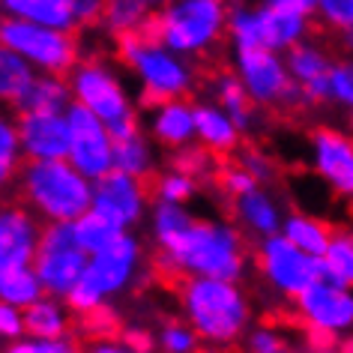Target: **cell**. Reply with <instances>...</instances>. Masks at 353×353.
I'll list each match as a JSON object with an SVG mask.
<instances>
[{"mask_svg":"<svg viewBox=\"0 0 353 353\" xmlns=\"http://www.w3.org/2000/svg\"><path fill=\"white\" fill-rule=\"evenodd\" d=\"M114 168L123 174H132L138 180H153L156 174V156H153V147L150 141L141 135H129V138H120L114 141Z\"/></svg>","mask_w":353,"mask_h":353,"instance_id":"cell-30","label":"cell"},{"mask_svg":"<svg viewBox=\"0 0 353 353\" xmlns=\"http://www.w3.org/2000/svg\"><path fill=\"white\" fill-rule=\"evenodd\" d=\"M141 261H144V249H141V243L126 231L114 243L105 245V249L90 254L84 276L90 279L105 296H117L135 281Z\"/></svg>","mask_w":353,"mask_h":353,"instance_id":"cell-14","label":"cell"},{"mask_svg":"<svg viewBox=\"0 0 353 353\" xmlns=\"http://www.w3.org/2000/svg\"><path fill=\"white\" fill-rule=\"evenodd\" d=\"M0 6L10 15H19V19L37 21V24H48V28H60V30L78 28L75 0H0Z\"/></svg>","mask_w":353,"mask_h":353,"instance_id":"cell-23","label":"cell"},{"mask_svg":"<svg viewBox=\"0 0 353 353\" xmlns=\"http://www.w3.org/2000/svg\"><path fill=\"white\" fill-rule=\"evenodd\" d=\"M0 42L15 48L42 72L66 75V78L84 57L81 28L60 30V28H48V24L19 19V15H3L0 19Z\"/></svg>","mask_w":353,"mask_h":353,"instance_id":"cell-6","label":"cell"},{"mask_svg":"<svg viewBox=\"0 0 353 353\" xmlns=\"http://www.w3.org/2000/svg\"><path fill=\"white\" fill-rule=\"evenodd\" d=\"M33 63L28 57H21L15 48L0 42V105H12L21 99V93L33 84Z\"/></svg>","mask_w":353,"mask_h":353,"instance_id":"cell-26","label":"cell"},{"mask_svg":"<svg viewBox=\"0 0 353 353\" xmlns=\"http://www.w3.org/2000/svg\"><path fill=\"white\" fill-rule=\"evenodd\" d=\"M75 102L72 87L66 75H51L42 72L33 78V84L21 93V99L12 105V114H28V111H46V114H66V108Z\"/></svg>","mask_w":353,"mask_h":353,"instance_id":"cell-21","label":"cell"},{"mask_svg":"<svg viewBox=\"0 0 353 353\" xmlns=\"http://www.w3.org/2000/svg\"><path fill=\"white\" fill-rule=\"evenodd\" d=\"M15 120H19L24 159H69L72 129H69L66 114L28 111L15 114Z\"/></svg>","mask_w":353,"mask_h":353,"instance_id":"cell-17","label":"cell"},{"mask_svg":"<svg viewBox=\"0 0 353 353\" xmlns=\"http://www.w3.org/2000/svg\"><path fill=\"white\" fill-rule=\"evenodd\" d=\"M332 63L335 60L326 54L323 48L312 46V42H294V46L288 48V69H290V75H294L299 84L330 75Z\"/></svg>","mask_w":353,"mask_h":353,"instance_id":"cell-32","label":"cell"},{"mask_svg":"<svg viewBox=\"0 0 353 353\" xmlns=\"http://www.w3.org/2000/svg\"><path fill=\"white\" fill-rule=\"evenodd\" d=\"M339 51H347V54H353V24L350 28H344V30H339Z\"/></svg>","mask_w":353,"mask_h":353,"instance_id":"cell-49","label":"cell"},{"mask_svg":"<svg viewBox=\"0 0 353 353\" xmlns=\"http://www.w3.org/2000/svg\"><path fill=\"white\" fill-rule=\"evenodd\" d=\"M21 156H24V150H21V135H19V120H15V114L0 108V195L19 180Z\"/></svg>","mask_w":353,"mask_h":353,"instance_id":"cell-31","label":"cell"},{"mask_svg":"<svg viewBox=\"0 0 353 353\" xmlns=\"http://www.w3.org/2000/svg\"><path fill=\"white\" fill-rule=\"evenodd\" d=\"M66 117H69V129H72L69 162L96 183L99 176L114 171V138L108 132V123L102 117H96L81 102L69 105Z\"/></svg>","mask_w":353,"mask_h":353,"instance_id":"cell-9","label":"cell"},{"mask_svg":"<svg viewBox=\"0 0 353 353\" xmlns=\"http://www.w3.org/2000/svg\"><path fill=\"white\" fill-rule=\"evenodd\" d=\"M308 138H312L314 171L353 213V135H344L332 126H314Z\"/></svg>","mask_w":353,"mask_h":353,"instance_id":"cell-12","label":"cell"},{"mask_svg":"<svg viewBox=\"0 0 353 353\" xmlns=\"http://www.w3.org/2000/svg\"><path fill=\"white\" fill-rule=\"evenodd\" d=\"M72 231H75V243L81 245L87 254H96L108 243L117 240L120 234H126V228H123L120 222H114L111 216H105L102 210L90 207L84 216H78L72 222Z\"/></svg>","mask_w":353,"mask_h":353,"instance_id":"cell-28","label":"cell"},{"mask_svg":"<svg viewBox=\"0 0 353 353\" xmlns=\"http://www.w3.org/2000/svg\"><path fill=\"white\" fill-rule=\"evenodd\" d=\"M24 326L33 339H63L69 332V314L57 296H42L24 308Z\"/></svg>","mask_w":353,"mask_h":353,"instance_id":"cell-27","label":"cell"},{"mask_svg":"<svg viewBox=\"0 0 353 353\" xmlns=\"http://www.w3.org/2000/svg\"><path fill=\"white\" fill-rule=\"evenodd\" d=\"M150 195L153 201H171V204H186L198 195V180L192 174L183 171H165V174H153L150 180Z\"/></svg>","mask_w":353,"mask_h":353,"instance_id":"cell-35","label":"cell"},{"mask_svg":"<svg viewBox=\"0 0 353 353\" xmlns=\"http://www.w3.org/2000/svg\"><path fill=\"white\" fill-rule=\"evenodd\" d=\"M281 234H285L294 245H299L303 252L314 254V258H323L326 249H330V243H332L335 225L332 222H323V219H314V216L294 213V216L285 219V225H281Z\"/></svg>","mask_w":353,"mask_h":353,"instance_id":"cell-25","label":"cell"},{"mask_svg":"<svg viewBox=\"0 0 353 353\" xmlns=\"http://www.w3.org/2000/svg\"><path fill=\"white\" fill-rule=\"evenodd\" d=\"M147 204L150 183L138 180L132 174H123L117 168L93 183V207L102 210L105 216H111L114 222H120L126 231L141 225V219L147 216Z\"/></svg>","mask_w":353,"mask_h":353,"instance_id":"cell-13","label":"cell"},{"mask_svg":"<svg viewBox=\"0 0 353 353\" xmlns=\"http://www.w3.org/2000/svg\"><path fill=\"white\" fill-rule=\"evenodd\" d=\"M42 219L19 201V204H0V270L33 263L42 236Z\"/></svg>","mask_w":353,"mask_h":353,"instance_id":"cell-16","label":"cell"},{"mask_svg":"<svg viewBox=\"0 0 353 353\" xmlns=\"http://www.w3.org/2000/svg\"><path fill=\"white\" fill-rule=\"evenodd\" d=\"M216 186L222 189L228 198H240V195H245V192L258 189V180H254L240 162L236 165L222 162L219 165V174H216Z\"/></svg>","mask_w":353,"mask_h":353,"instance_id":"cell-38","label":"cell"},{"mask_svg":"<svg viewBox=\"0 0 353 353\" xmlns=\"http://www.w3.org/2000/svg\"><path fill=\"white\" fill-rule=\"evenodd\" d=\"M330 78H332V99H339L353 111V60H335Z\"/></svg>","mask_w":353,"mask_h":353,"instance_id":"cell-43","label":"cell"},{"mask_svg":"<svg viewBox=\"0 0 353 353\" xmlns=\"http://www.w3.org/2000/svg\"><path fill=\"white\" fill-rule=\"evenodd\" d=\"M285 339L279 335V330L272 326H258L252 335H249V353H276L285 347Z\"/></svg>","mask_w":353,"mask_h":353,"instance_id":"cell-46","label":"cell"},{"mask_svg":"<svg viewBox=\"0 0 353 353\" xmlns=\"http://www.w3.org/2000/svg\"><path fill=\"white\" fill-rule=\"evenodd\" d=\"M15 183L19 201L42 222H75L93 207V180L69 159H28Z\"/></svg>","mask_w":353,"mask_h":353,"instance_id":"cell-3","label":"cell"},{"mask_svg":"<svg viewBox=\"0 0 353 353\" xmlns=\"http://www.w3.org/2000/svg\"><path fill=\"white\" fill-rule=\"evenodd\" d=\"M323 261L330 263V270L335 272L341 288H353V231L335 225L332 243H330V249H326Z\"/></svg>","mask_w":353,"mask_h":353,"instance_id":"cell-36","label":"cell"},{"mask_svg":"<svg viewBox=\"0 0 353 353\" xmlns=\"http://www.w3.org/2000/svg\"><path fill=\"white\" fill-rule=\"evenodd\" d=\"M81 330L87 335H99V339H108V335H117V314H114L111 305H99L96 312L81 317Z\"/></svg>","mask_w":353,"mask_h":353,"instance_id":"cell-44","label":"cell"},{"mask_svg":"<svg viewBox=\"0 0 353 353\" xmlns=\"http://www.w3.org/2000/svg\"><path fill=\"white\" fill-rule=\"evenodd\" d=\"M105 299H108V296H105L87 276H81V281H78V285L66 294V305H69V312H72V314L84 317V314L96 312L99 305H105Z\"/></svg>","mask_w":353,"mask_h":353,"instance_id":"cell-39","label":"cell"},{"mask_svg":"<svg viewBox=\"0 0 353 353\" xmlns=\"http://www.w3.org/2000/svg\"><path fill=\"white\" fill-rule=\"evenodd\" d=\"M171 288H176L183 317L210 347H231L243 339L249 326L252 308L243 288L228 279L210 276H180Z\"/></svg>","mask_w":353,"mask_h":353,"instance_id":"cell-2","label":"cell"},{"mask_svg":"<svg viewBox=\"0 0 353 353\" xmlns=\"http://www.w3.org/2000/svg\"><path fill=\"white\" fill-rule=\"evenodd\" d=\"M87 261H90V254L75 243L72 222H46L37 258H33V270H37L48 296L66 299L69 290L81 281Z\"/></svg>","mask_w":353,"mask_h":353,"instance_id":"cell-7","label":"cell"},{"mask_svg":"<svg viewBox=\"0 0 353 353\" xmlns=\"http://www.w3.org/2000/svg\"><path fill=\"white\" fill-rule=\"evenodd\" d=\"M153 120H150V132H153V141L165 150H180L192 144L198 138L195 132V105L183 99H168L162 105H156Z\"/></svg>","mask_w":353,"mask_h":353,"instance_id":"cell-18","label":"cell"},{"mask_svg":"<svg viewBox=\"0 0 353 353\" xmlns=\"http://www.w3.org/2000/svg\"><path fill=\"white\" fill-rule=\"evenodd\" d=\"M254 263H258L263 279H267L279 294L294 299L299 290L321 281L323 258H314V254L303 252L299 245L290 243L285 234H272V236H263V243L258 245Z\"/></svg>","mask_w":353,"mask_h":353,"instance_id":"cell-8","label":"cell"},{"mask_svg":"<svg viewBox=\"0 0 353 353\" xmlns=\"http://www.w3.org/2000/svg\"><path fill=\"white\" fill-rule=\"evenodd\" d=\"M281 3L294 6V10L305 12V15H314V10H317V0H281Z\"/></svg>","mask_w":353,"mask_h":353,"instance_id":"cell-50","label":"cell"},{"mask_svg":"<svg viewBox=\"0 0 353 353\" xmlns=\"http://www.w3.org/2000/svg\"><path fill=\"white\" fill-rule=\"evenodd\" d=\"M24 335H28L24 312L0 299V341H15V339H24Z\"/></svg>","mask_w":353,"mask_h":353,"instance_id":"cell-45","label":"cell"},{"mask_svg":"<svg viewBox=\"0 0 353 353\" xmlns=\"http://www.w3.org/2000/svg\"><path fill=\"white\" fill-rule=\"evenodd\" d=\"M245 263H249L245 236L234 225L207 222V219H195L176 240L153 254V270L171 285L180 276L240 281Z\"/></svg>","mask_w":353,"mask_h":353,"instance_id":"cell-1","label":"cell"},{"mask_svg":"<svg viewBox=\"0 0 353 353\" xmlns=\"http://www.w3.org/2000/svg\"><path fill=\"white\" fill-rule=\"evenodd\" d=\"M254 12H258L263 48H272V51L290 48L294 42H299L303 33H308V15L281 3V0H270V3H263Z\"/></svg>","mask_w":353,"mask_h":353,"instance_id":"cell-19","label":"cell"},{"mask_svg":"<svg viewBox=\"0 0 353 353\" xmlns=\"http://www.w3.org/2000/svg\"><path fill=\"white\" fill-rule=\"evenodd\" d=\"M42 296H46V288H42L33 263L0 270V299H3V303H10L24 312V308L33 305Z\"/></svg>","mask_w":353,"mask_h":353,"instance_id":"cell-29","label":"cell"},{"mask_svg":"<svg viewBox=\"0 0 353 353\" xmlns=\"http://www.w3.org/2000/svg\"><path fill=\"white\" fill-rule=\"evenodd\" d=\"M335 353H353V335H347V339H339V350Z\"/></svg>","mask_w":353,"mask_h":353,"instance_id":"cell-51","label":"cell"},{"mask_svg":"<svg viewBox=\"0 0 353 353\" xmlns=\"http://www.w3.org/2000/svg\"><path fill=\"white\" fill-rule=\"evenodd\" d=\"M236 162H240L258 183H272V180L279 176V165L272 162V159L263 153L261 147H252V144H249V147H243V150H240V159H236Z\"/></svg>","mask_w":353,"mask_h":353,"instance_id":"cell-40","label":"cell"},{"mask_svg":"<svg viewBox=\"0 0 353 353\" xmlns=\"http://www.w3.org/2000/svg\"><path fill=\"white\" fill-rule=\"evenodd\" d=\"M195 132L201 144L210 147L219 156H231L240 150L243 132L236 129V123L222 105H210V102L195 105Z\"/></svg>","mask_w":353,"mask_h":353,"instance_id":"cell-20","label":"cell"},{"mask_svg":"<svg viewBox=\"0 0 353 353\" xmlns=\"http://www.w3.org/2000/svg\"><path fill=\"white\" fill-rule=\"evenodd\" d=\"M228 0H171L165 10L150 15L138 33L162 42L176 54L207 60L228 33Z\"/></svg>","mask_w":353,"mask_h":353,"instance_id":"cell-4","label":"cell"},{"mask_svg":"<svg viewBox=\"0 0 353 353\" xmlns=\"http://www.w3.org/2000/svg\"><path fill=\"white\" fill-rule=\"evenodd\" d=\"M347 126H350V135H353V111H350V117H347Z\"/></svg>","mask_w":353,"mask_h":353,"instance_id":"cell-53","label":"cell"},{"mask_svg":"<svg viewBox=\"0 0 353 353\" xmlns=\"http://www.w3.org/2000/svg\"><path fill=\"white\" fill-rule=\"evenodd\" d=\"M210 84H213V96H216V105L231 114V120L236 123L240 132H249L252 123H254V102L252 93L245 90L243 78L231 72V69H210Z\"/></svg>","mask_w":353,"mask_h":353,"instance_id":"cell-22","label":"cell"},{"mask_svg":"<svg viewBox=\"0 0 353 353\" xmlns=\"http://www.w3.org/2000/svg\"><path fill=\"white\" fill-rule=\"evenodd\" d=\"M0 353H78L69 339H15Z\"/></svg>","mask_w":353,"mask_h":353,"instance_id":"cell-41","label":"cell"},{"mask_svg":"<svg viewBox=\"0 0 353 353\" xmlns=\"http://www.w3.org/2000/svg\"><path fill=\"white\" fill-rule=\"evenodd\" d=\"M276 353H296V350L290 347V344H285V347H281V350H276Z\"/></svg>","mask_w":353,"mask_h":353,"instance_id":"cell-52","label":"cell"},{"mask_svg":"<svg viewBox=\"0 0 353 353\" xmlns=\"http://www.w3.org/2000/svg\"><path fill=\"white\" fill-rule=\"evenodd\" d=\"M69 87H72L75 102L87 105L105 123H117L129 114H135L117 75L96 57H81V63L69 72Z\"/></svg>","mask_w":353,"mask_h":353,"instance_id":"cell-10","label":"cell"},{"mask_svg":"<svg viewBox=\"0 0 353 353\" xmlns=\"http://www.w3.org/2000/svg\"><path fill=\"white\" fill-rule=\"evenodd\" d=\"M195 222L183 204H171V201H153V213H150V228H153V240L159 249H165L171 240H176L186 228Z\"/></svg>","mask_w":353,"mask_h":353,"instance_id":"cell-33","label":"cell"},{"mask_svg":"<svg viewBox=\"0 0 353 353\" xmlns=\"http://www.w3.org/2000/svg\"><path fill=\"white\" fill-rule=\"evenodd\" d=\"M159 347H162V353H198L201 335L189 323L165 321L159 330Z\"/></svg>","mask_w":353,"mask_h":353,"instance_id":"cell-37","label":"cell"},{"mask_svg":"<svg viewBox=\"0 0 353 353\" xmlns=\"http://www.w3.org/2000/svg\"><path fill=\"white\" fill-rule=\"evenodd\" d=\"M117 57L141 78V108H156L168 99H183L195 84V72L183 63L180 54L144 33L129 30L114 37Z\"/></svg>","mask_w":353,"mask_h":353,"instance_id":"cell-5","label":"cell"},{"mask_svg":"<svg viewBox=\"0 0 353 353\" xmlns=\"http://www.w3.org/2000/svg\"><path fill=\"white\" fill-rule=\"evenodd\" d=\"M222 159L225 156L213 153V150L204 147L201 141H198V144L192 141V144L174 150V153H171V165L176 168V171H183V174H192L195 180H207V176H216L219 174V165H222Z\"/></svg>","mask_w":353,"mask_h":353,"instance_id":"cell-34","label":"cell"},{"mask_svg":"<svg viewBox=\"0 0 353 353\" xmlns=\"http://www.w3.org/2000/svg\"><path fill=\"white\" fill-rule=\"evenodd\" d=\"M234 216L258 236H272L281 231L279 207L263 189H252V192H245V195L234 198Z\"/></svg>","mask_w":353,"mask_h":353,"instance_id":"cell-24","label":"cell"},{"mask_svg":"<svg viewBox=\"0 0 353 353\" xmlns=\"http://www.w3.org/2000/svg\"><path fill=\"white\" fill-rule=\"evenodd\" d=\"M294 308L303 326H321V330L344 332L353 326V294L347 288L314 281L294 296Z\"/></svg>","mask_w":353,"mask_h":353,"instance_id":"cell-15","label":"cell"},{"mask_svg":"<svg viewBox=\"0 0 353 353\" xmlns=\"http://www.w3.org/2000/svg\"><path fill=\"white\" fill-rule=\"evenodd\" d=\"M87 353H138V350H129L126 344H120L117 339H114V341H108V339H99V341H96V344H93V347L87 350Z\"/></svg>","mask_w":353,"mask_h":353,"instance_id":"cell-48","label":"cell"},{"mask_svg":"<svg viewBox=\"0 0 353 353\" xmlns=\"http://www.w3.org/2000/svg\"><path fill=\"white\" fill-rule=\"evenodd\" d=\"M317 12L332 30H344L353 24V0H317Z\"/></svg>","mask_w":353,"mask_h":353,"instance_id":"cell-42","label":"cell"},{"mask_svg":"<svg viewBox=\"0 0 353 353\" xmlns=\"http://www.w3.org/2000/svg\"><path fill=\"white\" fill-rule=\"evenodd\" d=\"M120 344H126L129 350H138V353H153L159 341L144 326H126V330L120 332Z\"/></svg>","mask_w":353,"mask_h":353,"instance_id":"cell-47","label":"cell"},{"mask_svg":"<svg viewBox=\"0 0 353 353\" xmlns=\"http://www.w3.org/2000/svg\"><path fill=\"white\" fill-rule=\"evenodd\" d=\"M236 75L243 78L252 99L263 108H281L290 87L296 84L272 48H236Z\"/></svg>","mask_w":353,"mask_h":353,"instance_id":"cell-11","label":"cell"}]
</instances>
